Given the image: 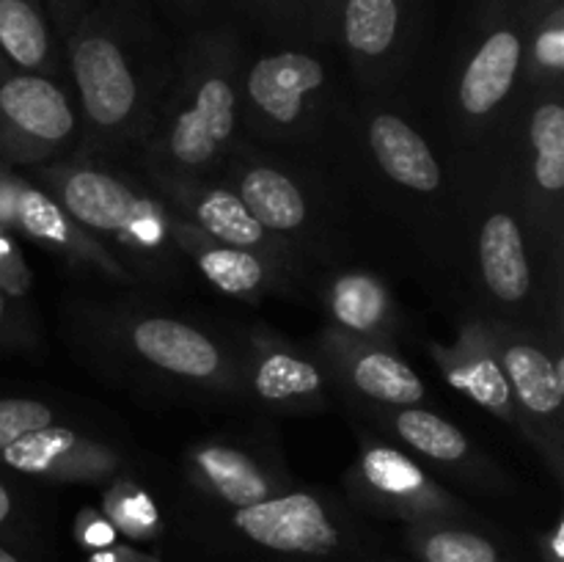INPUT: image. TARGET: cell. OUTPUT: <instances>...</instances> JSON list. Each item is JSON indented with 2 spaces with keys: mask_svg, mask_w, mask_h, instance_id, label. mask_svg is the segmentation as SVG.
Masks as SVG:
<instances>
[{
  "mask_svg": "<svg viewBox=\"0 0 564 562\" xmlns=\"http://www.w3.org/2000/svg\"><path fill=\"white\" fill-rule=\"evenodd\" d=\"M352 383L369 400L386 402V406L413 408L424 400V383L419 375L386 350H367L352 364Z\"/></svg>",
  "mask_w": 564,
  "mask_h": 562,
  "instance_id": "18",
  "label": "cell"
},
{
  "mask_svg": "<svg viewBox=\"0 0 564 562\" xmlns=\"http://www.w3.org/2000/svg\"><path fill=\"white\" fill-rule=\"evenodd\" d=\"M334 312L347 328H375L386 312L383 290L372 279H364V275L341 279L334 290Z\"/></svg>",
  "mask_w": 564,
  "mask_h": 562,
  "instance_id": "26",
  "label": "cell"
},
{
  "mask_svg": "<svg viewBox=\"0 0 564 562\" xmlns=\"http://www.w3.org/2000/svg\"><path fill=\"white\" fill-rule=\"evenodd\" d=\"M323 389V375L314 364L290 353H270L259 361L253 372V391L262 400L290 402L301 397H314Z\"/></svg>",
  "mask_w": 564,
  "mask_h": 562,
  "instance_id": "22",
  "label": "cell"
},
{
  "mask_svg": "<svg viewBox=\"0 0 564 562\" xmlns=\"http://www.w3.org/2000/svg\"><path fill=\"white\" fill-rule=\"evenodd\" d=\"M240 47L229 28H196L174 61L165 99L149 125V149L169 180H204L240 125Z\"/></svg>",
  "mask_w": 564,
  "mask_h": 562,
  "instance_id": "2",
  "label": "cell"
},
{
  "mask_svg": "<svg viewBox=\"0 0 564 562\" xmlns=\"http://www.w3.org/2000/svg\"><path fill=\"white\" fill-rule=\"evenodd\" d=\"M501 372L529 417H560L564 402V369L556 358L529 342H510L501 350Z\"/></svg>",
  "mask_w": 564,
  "mask_h": 562,
  "instance_id": "15",
  "label": "cell"
},
{
  "mask_svg": "<svg viewBox=\"0 0 564 562\" xmlns=\"http://www.w3.org/2000/svg\"><path fill=\"white\" fill-rule=\"evenodd\" d=\"M202 477L207 479L209 488L235 507L257 505V501L270 499V483L262 474V466L235 446H204L193 457Z\"/></svg>",
  "mask_w": 564,
  "mask_h": 562,
  "instance_id": "16",
  "label": "cell"
},
{
  "mask_svg": "<svg viewBox=\"0 0 564 562\" xmlns=\"http://www.w3.org/2000/svg\"><path fill=\"white\" fill-rule=\"evenodd\" d=\"M369 147L375 160L397 185L433 196L441 191V165L430 143L394 114H380L369 121Z\"/></svg>",
  "mask_w": 564,
  "mask_h": 562,
  "instance_id": "11",
  "label": "cell"
},
{
  "mask_svg": "<svg viewBox=\"0 0 564 562\" xmlns=\"http://www.w3.org/2000/svg\"><path fill=\"white\" fill-rule=\"evenodd\" d=\"M397 433L405 444L422 452L424 457L438 463H460L468 457V439L463 430L441 419L438 413L422 411V408H405L394 419Z\"/></svg>",
  "mask_w": 564,
  "mask_h": 562,
  "instance_id": "21",
  "label": "cell"
},
{
  "mask_svg": "<svg viewBox=\"0 0 564 562\" xmlns=\"http://www.w3.org/2000/svg\"><path fill=\"white\" fill-rule=\"evenodd\" d=\"M9 512H11V496H9V490H6V485L0 483V523L9 518Z\"/></svg>",
  "mask_w": 564,
  "mask_h": 562,
  "instance_id": "34",
  "label": "cell"
},
{
  "mask_svg": "<svg viewBox=\"0 0 564 562\" xmlns=\"http://www.w3.org/2000/svg\"><path fill=\"white\" fill-rule=\"evenodd\" d=\"M61 44L88 132L102 143L149 132L174 61L147 0H94Z\"/></svg>",
  "mask_w": 564,
  "mask_h": 562,
  "instance_id": "1",
  "label": "cell"
},
{
  "mask_svg": "<svg viewBox=\"0 0 564 562\" xmlns=\"http://www.w3.org/2000/svg\"><path fill=\"white\" fill-rule=\"evenodd\" d=\"M53 419V408L44 406V402L6 397V400H0V450H6L33 430L50 428Z\"/></svg>",
  "mask_w": 564,
  "mask_h": 562,
  "instance_id": "28",
  "label": "cell"
},
{
  "mask_svg": "<svg viewBox=\"0 0 564 562\" xmlns=\"http://www.w3.org/2000/svg\"><path fill=\"white\" fill-rule=\"evenodd\" d=\"M198 268L202 273L231 295H246V292L257 290L264 281V264L262 257L246 248L235 246H213L207 251L198 253Z\"/></svg>",
  "mask_w": 564,
  "mask_h": 562,
  "instance_id": "23",
  "label": "cell"
},
{
  "mask_svg": "<svg viewBox=\"0 0 564 562\" xmlns=\"http://www.w3.org/2000/svg\"><path fill=\"white\" fill-rule=\"evenodd\" d=\"M77 138V114L47 75L11 72L0 80V152L17 163H42Z\"/></svg>",
  "mask_w": 564,
  "mask_h": 562,
  "instance_id": "5",
  "label": "cell"
},
{
  "mask_svg": "<svg viewBox=\"0 0 564 562\" xmlns=\"http://www.w3.org/2000/svg\"><path fill=\"white\" fill-rule=\"evenodd\" d=\"M427 562H496V549L471 532H438L424 545Z\"/></svg>",
  "mask_w": 564,
  "mask_h": 562,
  "instance_id": "29",
  "label": "cell"
},
{
  "mask_svg": "<svg viewBox=\"0 0 564 562\" xmlns=\"http://www.w3.org/2000/svg\"><path fill=\"white\" fill-rule=\"evenodd\" d=\"M147 3H154L163 14L174 17V20L196 25V22H204L218 11L220 0H147Z\"/></svg>",
  "mask_w": 564,
  "mask_h": 562,
  "instance_id": "30",
  "label": "cell"
},
{
  "mask_svg": "<svg viewBox=\"0 0 564 562\" xmlns=\"http://www.w3.org/2000/svg\"><path fill=\"white\" fill-rule=\"evenodd\" d=\"M534 25L521 0H477L460 64H457V110L468 121L494 116L523 72Z\"/></svg>",
  "mask_w": 564,
  "mask_h": 562,
  "instance_id": "3",
  "label": "cell"
},
{
  "mask_svg": "<svg viewBox=\"0 0 564 562\" xmlns=\"http://www.w3.org/2000/svg\"><path fill=\"white\" fill-rule=\"evenodd\" d=\"M235 527L275 551L325 554L339 543V534L325 516L323 501L308 494L275 496L240 507L235 512Z\"/></svg>",
  "mask_w": 564,
  "mask_h": 562,
  "instance_id": "8",
  "label": "cell"
},
{
  "mask_svg": "<svg viewBox=\"0 0 564 562\" xmlns=\"http://www.w3.org/2000/svg\"><path fill=\"white\" fill-rule=\"evenodd\" d=\"M361 468L372 488L391 496H408L424 485L422 472H419L416 463H411V457L400 455L394 450H383V446L369 450L364 455Z\"/></svg>",
  "mask_w": 564,
  "mask_h": 562,
  "instance_id": "27",
  "label": "cell"
},
{
  "mask_svg": "<svg viewBox=\"0 0 564 562\" xmlns=\"http://www.w3.org/2000/svg\"><path fill=\"white\" fill-rule=\"evenodd\" d=\"M529 143L534 185L549 196H560L564 191V105L556 97H545L534 105Z\"/></svg>",
  "mask_w": 564,
  "mask_h": 562,
  "instance_id": "19",
  "label": "cell"
},
{
  "mask_svg": "<svg viewBox=\"0 0 564 562\" xmlns=\"http://www.w3.org/2000/svg\"><path fill=\"white\" fill-rule=\"evenodd\" d=\"M132 347L163 372L207 380L220 372V350L207 334L171 317H143L132 325Z\"/></svg>",
  "mask_w": 564,
  "mask_h": 562,
  "instance_id": "9",
  "label": "cell"
},
{
  "mask_svg": "<svg viewBox=\"0 0 564 562\" xmlns=\"http://www.w3.org/2000/svg\"><path fill=\"white\" fill-rule=\"evenodd\" d=\"M0 562H17V560H14V556L9 554V551H6V549H0Z\"/></svg>",
  "mask_w": 564,
  "mask_h": 562,
  "instance_id": "36",
  "label": "cell"
},
{
  "mask_svg": "<svg viewBox=\"0 0 564 562\" xmlns=\"http://www.w3.org/2000/svg\"><path fill=\"white\" fill-rule=\"evenodd\" d=\"M237 196L268 235H295L308 220L303 187L273 165H248L237 176Z\"/></svg>",
  "mask_w": 564,
  "mask_h": 562,
  "instance_id": "14",
  "label": "cell"
},
{
  "mask_svg": "<svg viewBox=\"0 0 564 562\" xmlns=\"http://www.w3.org/2000/svg\"><path fill=\"white\" fill-rule=\"evenodd\" d=\"M58 39L44 0H0V50L20 72L58 75Z\"/></svg>",
  "mask_w": 564,
  "mask_h": 562,
  "instance_id": "13",
  "label": "cell"
},
{
  "mask_svg": "<svg viewBox=\"0 0 564 562\" xmlns=\"http://www.w3.org/2000/svg\"><path fill=\"white\" fill-rule=\"evenodd\" d=\"M176 196H180L182 207L187 209V218L207 231L209 237L220 242V246L235 248H270V235L257 224L246 204L240 202L235 191L229 187L209 185L204 180H174Z\"/></svg>",
  "mask_w": 564,
  "mask_h": 562,
  "instance_id": "12",
  "label": "cell"
},
{
  "mask_svg": "<svg viewBox=\"0 0 564 562\" xmlns=\"http://www.w3.org/2000/svg\"><path fill=\"white\" fill-rule=\"evenodd\" d=\"M479 273L490 295L507 306H521L532 292L527 237L521 224L507 209H494L479 226L477 237Z\"/></svg>",
  "mask_w": 564,
  "mask_h": 562,
  "instance_id": "10",
  "label": "cell"
},
{
  "mask_svg": "<svg viewBox=\"0 0 564 562\" xmlns=\"http://www.w3.org/2000/svg\"><path fill=\"white\" fill-rule=\"evenodd\" d=\"M6 61H9V58H6L3 50H0V75H6Z\"/></svg>",
  "mask_w": 564,
  "mask_h": 562,
  "instance_id": "37",
  "label": "cell"
},
{
  "mask_svg": "<svg viewBox=\"0 0 564 562\" xmlns=\"http://www.w3.org/2000/svg\"><path fill=\"white\" fill-rule=\"evenodd\" d=\"M452 383L460 386L466 395L482 402L485 408L499 413H510V386H507L505 372L499 364L482 356H466L457 361L449 372Z\"/></svg>",
  "mask_w": 564,
  "mask_h": 562,
  "instance_id": "25",
  "label": "cell"
},
{
  "mask_svg": "<svg viewBox=\"0 0 564 562\" xmlns=\"http://www.w3.org/2000/svg\"><path fill=\"white\" fill-rule=\"evenodd\" d=\"M427 0H336L334 36L364 77H389L419 42Z\"/></svg>",
  "mask_w": 564,
  "mask_h": 562,
  "instance_id": "6",
  "label": "cell"
},
{
  "mask_svg": "<svg viewBox=\"0 0 564 562\" xmlns=\"http://www.w3.org/2000/svg\"><path fill=\"white\" fill-rule=\"evenodd\" d=\"M6 312H9V309H6V290H3V287H0V325H3Z\"/></svg>",
  "mask_w": 564,
  "mask_h": 562,
  "instance_id": "35",
  "label": "cell"
},
{
  "mask_svg": "<svg viewBox=\"0 0 564 562\" xmlns=\"http://www.w3.org/2000/svg\"><path fill=\"white\" fill-rule=\"evenodd\" d=\"M257 25L301 42H323L334 36L336 0H229Z\"/></svg>",
  "mask_w": 564,
  "mask_h": 562,
  "instance_id": "17",
  "label": "cell"
},
{
  "mask_svg": "<svg viewBox=\"0 0 564 562\" xmlns=\"http://www.w3.org/2000/svg\"><path fill=\"white\" fill-rule=\"evenodd\" d=\"M94 0H44V9H47L50 22L58 31V36H64L69 31L72 22L83 14V11L91 6Z\"/></svg>",
  "mask_w": 564,
  "mask_h": 562,
  "instance_id": "31",
  "label": "cell"
},
{
  "mask_svg": "<svg viewBox=\"0 0 564 562\" xmlns=\"http://www.w3.org/2000/svg\"><path fill=\"white\" fill-rule=\"evenodd\" d=\"M50 182L61 209L86 229L127 237H143L147 229L160 231L152 204L110 171L77 165L61 174V180L50 176Z\"/></svg>",
  "mask_w": 564,
  "mask_h": 562,
  "instance_id": "7",
  "label": "cell"
},
{
  "mask_svg": "<svg viewBox=\"0 0 564 562\" xmlns=\"http://www.w3.org/2000/svg\"><path fill=\"white\" fill-rule=\"evenodd\" d=\"M317 42L284 44L259 53L242 75L246 119L259 136L295 138L323 114L330 91L328 61L312 47Z\"/></svg>",
  "mask_w": 564,
  "mask_h": 562,
  "instance_id": "4",
  "label": "cell"
},
{
  "mask_svg": "<svg viewBox=\"0 0 564 562\" xmlns=\"http://www.w3.org/2000/svg\"><path fill=\"white\" fill-rule=\"evenodd\" d=\"M9 204H11V182L0 180V226L9 224Z\"/></svg>",
  "mask_w": 564,
  "mask_h": 562,
  "instance_id": "33",
  "label": "cell"
},
{
  "mask_svg": "<svg viewBox=\"0 0 564 562\" xmlns=\"http://www.w3.org/2000/svg\"><path fill=\"white\" fill-rule=\"evenodd\" d=\"M9 224H17L22 231H28L36 240L50 242L61 251L80 253L83 248L72 229V218L36 187L11 182V204H9Z\"/></svg>",
  "mask_w": 564,
  "mask_h": 562,
  "instance_id": "20",
  "label": "cell"
},
{
  "mask_svg": "<svg viewBox=\"0 0 564 562\" xmlns=\"http://www.w3.org/2000/svg\"><path fill=\"white\" fill-rule=\"evenodd\" d=\"M75 444H77L75 430L50 424V428L33 430V433L17 439L14 444L0 450V457H3L6 466L17 468V472L42 474L47 472L58 457H64L66 452L75 450Z\"/></svg>",
  "mask_w": 564,
  "mask_h": 562,
  "instance_id": "24",
  "label": "cell"
},
{
  "mask_svg": "<svg viewBox=\"0 0 564 562\" xmlns=\"http://www.w3.org/2000/svg\"><path fill=\"white\" fill-rule=\"evenodd\" d=\"M22 279H25V273H22V264L17 262L14 246H11L3 226H0V287L11 292L22 290Z\"/></svg>",
  "mask_w": 564,
  "mask_h": 562,
  "instance_id": "32",
  "label": "cell"
}]
</instances>
